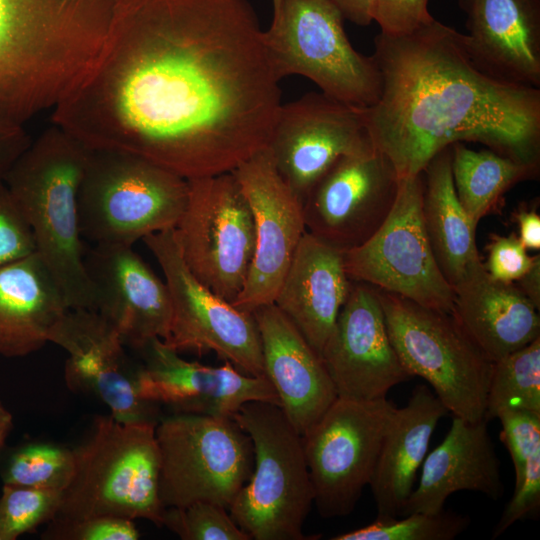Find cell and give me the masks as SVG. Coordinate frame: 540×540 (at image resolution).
<instances>
[{
    "mask_svg": "<svg viewBox=\"0 0 540 540\" xmlns=\"http://www.w3.org/2000/svg\"><path fill=\"white\" fill-rule=\"evenodd\" d=\"M262 35L247 0H115L52 122L186 179L232 172L267 148L281 107Z\"/></svg>",
    "mask_w": 540,
    "mask_h": 540,
    "instance_id": "1",
    "label": "cell"
},
{
    "mask_svg": "<svg viewBox=\"0 0 540 540\" xmlns=\"http://www.w3.org/2000/svg\"><path fill=\"white\" fill-rule=\"evenodd\" d=\"M381 76L365 108L377 150L399 179L423 173L456 142H477L519 161H540V88L492 77L473 61L464 34L436 19L412 32L374 38Z\"/></svg>",
    "mask_w": 540,
    "mask_h": 540,
    "instance_id": "2",
    "label": "cell"
},
{
    "mask_svg": "<svg viewBox=\"0 0 540 540\" xmlns=\"http://www.w3.org/2000/svg\"><path fill=\"white\" fill-rule=\"evenodd\" d=\"M115 0H0V113L54 109L105 39Z\"/></svg>",
    "mask_w": 540,
    "mask_h": 540,
    "instance_id": "3",
    "label": "cell"
},
{
    "mask_svg": "<svg viewBox=\"0 0 540 540\" xmlns=\"http://www.w3.org/2000/svg\"><path fill=\"white\" fill-rule=\"evenodd\" d=\"M89 152L77 137L53 123L31 141L4 179L31 229L36 253L69 309L95 310L78 213Z\"/></svg>",
    "mask_w": 540,
    "mask_h": 540,
    "instance_id": "4",
    "label": "cell"
},
{
    "mask_svg": "<svg viewBox=\"0 0 540 540\" xmlns=\"http://www.w3.org/2000/svg\"><path fill=\"white\" fill-rule=\"evenodd\" d=\"M156 425L97 415L86 440L73 449V477L53 519L111 515L162 527Z\"/></svg>",
    "mask_w": 540,
    "mask_h": 540,
    "instance_id": "5",
    "label": "cell"
},
{
    "mask_svg": "<svg viewBox=\"0 0 540 540\" xmlns=\"http://www.w3.org/2000/svg\"><path fill=\"white\" fill-rule=\"evenodd\" d=\"M188 191V179L147 158L90 148L78 195L81 236L93 244L132 246L175 228Z\"/></svg>",
    "mask_w": 540,
    "mask_h": 540,
    "instance_id": "6",
    "label": "cell"
},
{
    "mask_svg": "<svg viewBox=\"0 0 540 540\" xmlns=\"http://www.w3.org/2000/svg\"><path fill=\"white\" fill-rule=\"evenodd\" d=\"M233 419L251 439L254 465L230 516L254 540L312 539L303 532L314 490L302 436L273 403L248 402Z\"/></svg>",
    "mask_w": 540,
    "mask_h": 540,
    "instance_id": "7",
    "label": "cell"
},
{
    "mask_svg": "<svg viewBox=\"0 0 540 540\" xmlns=\"http://www.w3.org/2000/svg\"><path fill=\"white\" fill-rule=\"evenodd\" d=\"M344 20L329 0H281L263 42L279 80L300 75L336 100L368 108L380 96V72L372 55L352 46Z\"/></svg>",
    "mask_w": 540,
    "mask_h": 540,
    "instance_id": "8",
    "label": "cell"
},
{
    "mask_svg": "<svg viewBox=\"0 0 540 540\" xmlns=\"http://www.w3.org/2000/svg\"><path fill=\"white\" fill-rule=\"evenodd\" d=\"M377 290L391 344L409 376L423 378L453 416L484 419L493 363L455 317Z\"/></svg>",
    "mask_w": 540,
    "mask_h": 540,
    "instance_id": "9",
    "label": "cell"
},
{
    "mask_svg": "<svg viewBox=\"0 0 540 540\" xmlns=\"http://www.w3.org/2000/svg\"><path fill=\"white\" fill-rule=\"evenodd\" d=\"M155 433L163 507L208 501L228 509L254 465L251 439L236 421L175 413L158 421Z\"/></svg>",
    "mask_w": 540,
    "mask_h": 540,
    "instance_id": "10",
    "label": "cell"
},
{
    "mask_svg": "<svg viewBox=\"0 0 540 540\" xmlns=\"http://www.w3.org/2000/svg\"><path fill=\"white\" fill-rule=\"evenodd\" d=\"M188 200L174 228L181 256L204 286L233 303L255 250L249 202L233 172L188 179Z\"/></svg>",
    "mask_w": 540,
    "mask_h": 540,
    "instance_id": "11",
    "label": "cell"
},
{
    "mask_svg": "<svg viewBox=\"0 0 540 540\" xmlns=\"http://www.w3.org/2000/svg\"><path fill=\"white\" fill-rule=\"evenodd\" d=\"M395 409L386 397H337L302 436L314 504L323 518L354 510L370 483Z\"/></svg>",
    "mask_w": 540,
    "mask_h": 540,
    "instance_id": "12",
    "label": "cell"
},
{
    "mask_svg": "<svg viewBox=\"0 0 540 540\" xmlns=\"http://www.w3.org/2000/svg\"><path fill=\"white\" fill-rule=\"evenodd\" d=\"M423 173L400 179L382 226L359 247L343 252L349 278L452 313L454 293L440 271L422 217Z\"/></svg>",
    "mask_w": 540,
    "mask_h": 540,
    "instance_id": "13",
    "label": "cell"
},
{
    "mask_svg": "<svg viewBox=\"0 0 540 540\" xmlns=\"http://www.w3.org/2000/svg\"><path fill=\"white\" fill-rule=\"evenodd\" d=\"M165 276L172 317L163 343L179 354L214 352L245 374L264 375L261 341L252 313L213 293L190 272L174 228L142 239Z\"/></svg>",
    "mask_w": 540,
    "mask_h": 540,
    "instance_id": "14",
    "label": "cell"
},
{
    "mask_svg": "<svg viewBox=\"0 0 540 540\" xmlns=\"http://www.w3.org/2000/svg\"><path fill=\"white\" fill-rule=\"evenodd\" d=\"M283 181L301 200L341 157L373 152L365 108L309 92L281 104L267 146Z\"/></svg>",
    "mask_w": 540,
    "mask_h": 540,
    "instance_id": "15",
    "label": "cell"
},
{
    "mask_svg": "<svg viewBox=\"0 0 540 540\" xmlns=\"http://www.w3.org/2000/svg\"><path fill=\"white\" fill-rule=\"evenodd\" d=\"M399 182L377 149L339 158L303 201L306 231L342 252L359 247L389 216Z\"/></svg>",
    "mask_w": 540,
    "mask_h": 540,
    "instance_id": "16",
    "label": "cell"
},
{
    "mask_svg": "<svg viewBox=\"0 0 540 540\" xmlns=\"http://www.w3.org/2000/svg\"><path fill=\"white\" fill-rule=\"evenodd\" d=\"M232 172L249 202L255 227L252 263L232 304L252 313L274 301L306 232L303 204L279 175L267 148Z\"/></svg>",
    "mask_w": 540,
    "mask_h": 540,
    "instance_id": "17",
    "label": "cell"
},
{
    "mask_svg": "<svg viewBox=\"0 0 540 540\" xmlns=\"http://www.w3.org/2000/svg\"><path fill=\"white\" fill-rule=\"evenodd\" d=\"M321 359L337 397L374 400L411 377L391 344L376 287L353 281Z\"/></svg>",
    "mask_w": 540,
    "mask_h": 540,
    "instance_id": "18",
    "label": "cell"
},
{
    "mask_svg": "<svg viewBox=\"0 0 540 540\" xmlns=\"http://www.w3.org/2000/svg\"><path fill=\"white\" fill-rule=\"evenodd\" d=\"M48 341L68 354L64 379L71 391L94 395L119 421L158 422L156 404L137 393V369L130 365L120 334L98 312L68 309Z\"/></svg>",
    "mask_w": 540,
    "mask_h": 540,
    "instance_id": "19",
    "label": "cell"
},
{
    "mask_svg": "<svg viewBox=\"0 0 540 540\" xmlns=\"http://www.w3.org/2000/svg\"><path fill=\"white\" fill-rule=\"evenodd\" d=\"M145 364L137 369L139 397L170 406L175 413L233 418L248 402L280 406L275 389L265 375L245 374L230 362L218 367L189 362L161 339L142 349Z\"/></svg>",
    "mask_w": 540,
    "mask_h": 540,
    "instance_id": "20",
    "label": "cell"
},
{
    "mask_svg": "<svg viewBox=\"0 0 540 540\" xmlns=\"http://www.w3.org/2000/svg\"><path fill=\"white\" fill-rule=\"evenodd\" d=\"M84 264L94 289L95 310L120 334L124 345L142 350L166 339L172 304L166 283L132 246L94 244Z\"/></svg>",
    "mask_w": 540,
    "mask_h": 540,
    "instance_id": "21",
    "label": "cell"
},
{
    "mask_svg": "<svg viewBox=\"0 0 540 540\" xmlns=\"http://www.w3.org/2000/svg\"><path fill=\"white\" fill-rule=\"evenodd\" d=\"M259 331L264 375L280 407L303 436L337 398L321 356L274 303L252 312Z\"/></svg>",
    "mask_w": 540,
    "mask_h": 540,
    "instance_id": "22",
    "label": "cell"
},
{
    "mask_svg": "<svg viewBox=\"0 0 540 540\" xmlns=\"http://www.w3.org/2000/svg\"><path fill=\"white\" fill-rule=\"evenodd\" d=\"M466 47L492 77L540 88V0H459Z\"/></svg>",
    "mask_w": 540,
    "mask_h": 540,
    "instance_id": "23",
    "label": "cell"
},
{
    "mask_svg": "<svg viewBox=\"0 0 540 540\" xmlns=\"http://www.w3.org/2000/svg\"><path fill=\"white\" fill-rule=\"evenodd\" d=\"M458 491L482 493L495 501L503 496L500 460L485 419L470 422L453 416L443 441L426 455L418 485L400 517L440 512Z\"/></svg>",
    "mask_w": 540,
    "mask_h": 540,
    "instance_id": "24",
    "label": "cell"
},
{
    "mask_svg": "<svg viewBox=\"0 0 540 540\" xmlns=\"http://www.w3.org/2000/svg\"><path fill=\"white\" fill-rule=\"evenodd\" d=\"M351 284L343 252L306 231L273 303L320 355Z\"/></svg>",
    "mask_w": 540,
    "mask_h": 540,
    "instance_id": "25",
    "label": "cell"
},
{
    "mask_svg": "<svg viewBox=\"0 0 540 540\" xmlns=\"http://www.w3.org/2000/svg\"><path fill=\"white\" fill-rule=\"evenodd\" d=\"M452 289L451 314L492 363L540 337L536 306L515 283L493 279L482 260Z\"/></svg>",
    "mask_w": 540,
    "mask_h": 540,
    "instance_id": "26",
    "label": "cell"
},
{
    "mask_svg": "<svg viewBox=\"0 0 540 540\" xmlns=\"http://www.w3.org/2000/svg\"><path fill=\"white\" fill-rule=\"evenodd\" d=\"M447 409L426 385L416 386L384 435L371 488L378 519L400 517L414 489L431 437Z\"/></svg>",
    "mask_w": 540,
    "mask_h": 540,
    "instance_id": "27",
    "label": "cell"
},
{
    "mask_svg": "<svg viewBox=\"0 0 540 540\" xmlns=\"http://www.w3.org/2000/svg\"><path fill=\"white\" fill-rule=\"evenodd\" d=\"M68 309L36 252L0 265V355L18 358L41 349Z\"/></svg>",
    "mask_w": 540,
    "mask_h": 540,
    "instance_id": "28",
    "label": "cell"
},
{
    "mask_svg": "<svg viewBox=\"0 0 540 540\" xmlns=\"http://www.w3.org/2000/svg\"><path fill=\"white\" fill-rule=\"evenodd\" d=\"M422 217L438 267L453 288L481 257L476 227L461 206L453 184L451 146L437 153L423 171Z\"/></svg>",
    "mask_w": 540,
    "mask_h": 540,
    "instance_id": "29",
    "label": "cell"
},
{
    "mask_svg": "<svg viewBox=\"0 0 540 540\" xmlns=\"http://www.w3.org/2000/svg\"><path fill=\"white\" fill-rule=\"evenodd\" d=\"M451 171L457 198L475 225L496 210L504 194L524 180L535 179L539 164L491 149L476 151L463 142L451 145Z\"/></svg>",
    "mask_w": 540,
    "mask_h": 540,
    "instance_id": "30",
    "label": "cell"
},
{
    "mask_svg": "<svg viewBox=\"0 0 540 540\" xmlns=\"http://www.w3.org/2000/svg\"><path fill=\"white\" fill-rule=\"evenodd\" d=\"M505 410L540 413V337L493 363L484 419Z\"/></svg>",
    "mask_w": 540,
    "mask_h": 540,
    "instance_id": "31",
    "label": "cell"
},
{
    "mask_svg": "<svg viewBox=\"0 0 540 540\" xmlns=\"http://www.w3.org/2000/svg\"><path fill=\"white\" fill-rule=\"evenodd\" d=\"M73 473V449L32 443L13 452L2 471V481L7 485L64 491Z\"/></svg>",
    "mask_w": 540,
    "mask_h": 540,
    "instance_id": "32",
    "label": "cell"
},
{
    "mask_svg": "<svg viewBox=\"0 0 540 540\" xmlns=\"http://www.w3.org/2000/svg\"><path fill=\"white\" fill-rule=\"evenodd\" d=\"M378 519L364 527L331 537L332 540H452L470 525L467 515L441 510Z\"/></svg>",
    "mask_w": 540,
    "mask_h": 540,
    "instance_id": "33",
    "label": "cell"
},
{
    "mask_svg": "<svg viewBox=\"0 0 540 540\" xmlns=\"http://www.w3.org/2000/svg\"><path fill=\"white\" fill-rule=\"evenodd\" d=\"M62 492L3 484L0 496V540H15L51 521L58 513Z\"/></svg>",
    "mask_w": 540,
    "mask_h": 540,
    "instance_id": "34",
    "label": "cell"
},
{
    "mask_svg": "<svg viewBox=\"0 0 540 540\" xmlns=\"http://www.w3.org/2000/svg\"><path fill=\"white\" fill-rule=\"evenodd\" d=\"M226 510L208 501L167 507L163 513L162 526L182 540H251Z\"/></svg>",
    "mask_w": 540,
    "mask_h": 540,
    "instance_id": "35",
    "label": "cell"
},
{
    "mask_svg": "<svg viewBox=\"0 0 540 540\" xmlns=\"http://www.w3.org/2000/svg\"><path fill=\"white\" fill-rule=\"evenodd\" d=\"M134 520L99 515L77 520L52 519L42 533L44 540H137Z\"/></svg>",
    "mask_w": 540,
    "mask_h": 540,
    "instance_id": "36",
    "label": "cell"
},
{
    "mask_svg": "<svg viewBox=\"0 0 540 540\" xmlns=\"http://www.w3.org/2000/svg\"><path fill=\"white\" fill-rule=\"evenodd\" d=\"M540 512V447L536 448L520 477L515 479L513 495L493 528L492 539L518 521L537 519Z\"/></svg>",
    "mask_w": 540,
    "mask_h": 540,
    "instance_id": "37",
    "label": "cell"
},
{
    "mask_svg": "<svg viewBox=\"0 0 540 540\" xmlns=\"http://www.w3.org/2000/svg\"><path fill=\"white\" fill-rule=\"evenodd\" d=\"M497 419L501 423L500 438L512 459L516 479L522 474L532 452L540 447V413L505 410Z\"/></svg>",
    "mask_w": 540,
    "mask_h": 540,
    "instance_id": "38",
    "label": "cell"
},
{
    "mask_svg": "<svg viewBox=\"0 0 540 540\" xmlns=\"http://www.w3.org/2000/svg\"><path fill=\"white\" fill-rule=\"evenodd\" d=\"M36 252L31 229L4 181H0V265Z\"/></svg>",
    "mask_w": 540,
    "mask_h": 540,
    "instance_id": "39",
    "label": "cell"
},
{
    "mask_svg": "<svg viewBox=\"0 0 540 540\" xmlns=\"http://www.w3.org/2000/svg\"><path fill=\"white\" fill-rule=\"evenodd\" d=\"M488 257L484 267L495 280L514 283L522 278L540 258L530 256L515 233L508 236L494 234L487 245Z\"/></svg>",
    "mask_w": 540,
    "mask_h": 540,
    "instance_id": "40",
    "label": "cell"
},
{
    "mask_svg": "<svg viewBox=\"0 0 540 540\" xmlns=\"http://www.w3.org/2000/svg\"><path fill=\"white\" fill-rule=\"evenodd\" d=\"M428 4L429 0H378L374 21L384 34L409 33L435 19Z\"/></svg>",
    "mask_w": 540,
    "mask_h": 540,
    "instance_id": "41",
    "label": "cell"
},
{
    "mask_svg": "<svg viewBox=\"0 0 540 540\" xmlns=\"http://www.w3.org/2000/svg\"><path fill=\"white\" fill-rule=\"evenodd\" d=\"M23 125L0 113V181L32 141Z\"/></svg>",
    "mask_w": 540,
    "mask_h": 540,
    "instance_id": "42",
    "label": "cell"
},
{
    "mask_svg": "<svg viewBox=\"0 0 540 540\" xmlns=\"http://www.w3.org/2000/svg\"><path fill=\"white\" fill-rule=\"evenodd\" d=\"M341 12L345 20L356 25L368 26L374 21L378 0H329Z\"/></svg>",
    "mask_w": 540,
    "mask_h": 540,
    "instance_id": "43",
    "label": "cell"
},
{
    "mask_svg": "<svg viewBox=\"0 0 540 540\" xmlns=\"http://www.w3.org/2000/svg\"><path fill=\"white\" fill-rule=\"evenodd\" d=\"M519 227V239L526 249H540V216L533 209L519 207L514 213Z\"/></svg>",
    "mask_w": 540,
    "mask_h": 540,
    "instance_id": "44",
    "label": "cell"
},
{
    "mask_svg": "<svg viewBox=\"0 0 540 540\" xmlns=\"http://www.w3.org/2000/svg\"><path fill=\"white\" fill-rule=\"evenodd\" d=\"M520 290L531 300L539 310L540 308V258L532 268L518 281L514 282Z\"/></svg>",
    "mask_w": 540,
    "mask_h": 540,
    "instance_id": "45",
    "label": "cell"
},
{
    "mask_svg": "<svg viewBox=\"0 0 540 540\" xmlns=\"http://www.w3.org/2000/svg\"><path fill=\"white\" fill-rule=\"evenodd\" d=\"M13 428V416L10 411L0 401V450L3 448L6 439Z\"/></svg>",
    "mask_w": 540,
    "mask_h": 540,
    "instance_id": "46",
    "label": "cell"
},
{
    "mask_svg": "<svg viewBox=\"0 0 540 540\" xmlns=\"http://www.w3.org/2000/svg\"><path fill=\"white\" fill-rule=\"evenodd\" d=\"M280 2H281V0H272V3H273V11H275V10L279 7Z\"/></svg>",
    "mask_w": 540,
    "mask_h": 540,
    "instance_id": "47",
    "label": "cell"
}]
</instances>
